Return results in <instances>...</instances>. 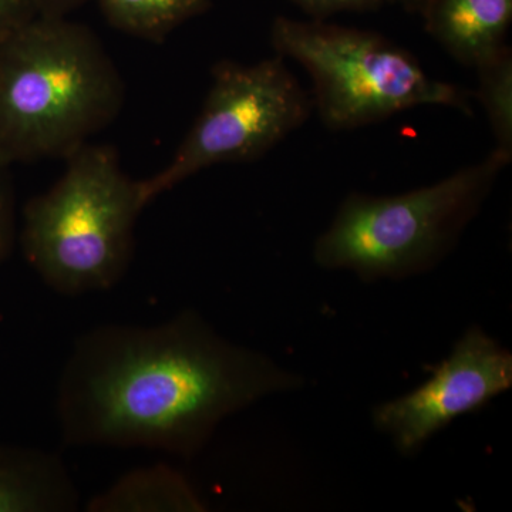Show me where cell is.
<instances>
[{
    "mask_svg": "<svg viewBox=\"0 0 512 512\" xmlns=\"http://www.w3.org/2000/svg\"><path fill=\"white\" fill-rule=\"evenodd\" d=\"M79 491L55 454L0 446V512H70Z\"/></svg>",
    "mask_w": 512,
    "mask_h": 512,
    "instance_id": "9",
    "label": "cell"
},
{
    "mask_svg": "<svg viewBox=\"0 0 512 512\" xmlns=\"http://www.w3.org/2000/svg\"><path fill=\"white\" fill-rule=\"evenodd\" d=\"M511 386V353L480 328H470L426 383L379 404L373 423L400 453H416L451 421L480 409Z\"/></svg>",
    "mask_w": 512,
    "mask_h": 512,
    "instance_id": "7",
    "label": "cell"
},
{
    "mask_svg": "<svg viewBox=\"0 0 512 512\" xmlns=\"http://www.w3.org/2000/svg\"><path fill=\"white\" fill-rule=\"evenodd\" d=\"M66 160L60 180L23 211V254L60 295L107 291L130 265L134 225L147 207L141 184L107 146L84 144Z\"/></svg>",
    "mask_w": 512,
    "mask_h": 512,
    "instance_id": "3",
    "label": "cell"
},
{
    "mask_svg": "<svg viewBox=\"0 0 512 512\" xmlns=\"http://www.w3.org/2000/svg\"><path fill=\"white\" fill-rule=\"evenodd\" d=\"M312 106L282 56L249 66L218 63L200 116L173 160L140 181L144 202L205 168L264 156L309 119Z\"/></svg>",
    "mask_w": 512,
    "mask_h": 512,
    "instance_id": "6",
    "label": "cell"
},
{
    "mask_svg": "<svg viewBox=\"0 0 512 512\" xmlns=\"http://www.w3.org/2000/svg\"><path fill=\"white\" fill-rule=\"evenodd\" d=\"M312 16L332 15V13L345 12V10H370L382 8L384 5H400L406 8L420 10L423 0H292Z\"/></svg>",
    "mask_w": 512,
    "mask_h": 512,
    "instance_id": "14",
    "label": "cell"
},
{
    "mask_svg": "<svg viewBox=\"0 0 512 512\" xmlns=\"http://www.w3.org/2000/svg\"><path fill=\"white\" fill-rule=\"evenodd\" d=\"M427 33L448 55L476 67L505 46L512 0H423Z\"/></svg>",
    "mask_w": 512,
    "mask_h": 512,
    "instance_id": "8",
    "label": "cell"
},
{
    "mask_svg": "<svg viewBox=\"0 0 512 512\" xmlns=\"http://www.w3.org/2000/svg\"><path fill=\"white\" fill-rule=\"evenodd\" d=\"M89 512H202L207 510L187 478L167 466L137 468L87 504Z\"/></svg>",
    "mask_w": 512,
    "mask_h": 512,
    "instance_id": "10",
    "label": "cell"
},
{
    "mask_svg": "<svg viewBox=\"0 0 512 512\" xmlns=\"http://www.w3.org/2000/svg\"><path fill=\"white\" fill-rule=\"evenodd\" d=\"M123 100L120 74L89 29L33 16L0 39V163L70 156Z\"/></svg>",
    "mask_w": 512,
    "mask_h": 512,
    "instance_id": "2",
    "label": "cell"
},
{
    "mask_svg": "<svg viewBox=\"0 0 512 512\" xmlns=\"http://www.w3.org/2000/svg\"><path fill=\"white\" fill-rule=\"evenodd\" d=\"M37 16H63L64 10L72 8L80 0H29Z\"/></svg>",
    "mask_w": 512,
    "mask_h": 512,
    "instance_id": "16",
    "label": "cell"
},
{
    "mask_svg": "<svg viewBox=\"0 0 512 512\" xmlns=\"http://www.w3.org/2000/svg\"><path fill=\"white\" fill-rule=\"evenodd\" d=\"M511 158L494 148L478 163L417 190L348 195L316 239L313 259L320 268L369 282L430 271L456 247Z\"/></svg>",
    "mask_w": 512,
    "mask_h": 512,
    "instance_id": "4",
    "label": "cell"
},
{
    "mask_svg": "<svg viewBox=\"0 0 512 512\" xmlns=\"http://www.w3.org/2000/svg\"><path fill=\"white\" fill-rule=\"evenodd\" d=\"M305 380L229 342L198 313L106 325L74 343L57 387L63 441L191 457L222 421Z\"/></svg>",
    "mask_w": 512,
    "mask_h": 512,
    "instance_id": "1",
    "label": "cell"
},
{
    "mask_svg": "<svg viewBox=\"0 0 512 512\" xmlns=\"http://www.w3.org/2000/svg\"><path fill=\"white\" fill-rule=\"evenodd\" d=\"M271 40L279 56L311 76L312 104L329 130H353L414 107L473 113L466 90L434 79L412 53L377 33L278 18Z\"/></svg>",
    "mask_w": 512,
    "mask_h": 512,
    "instance_id": "5",
    "label": "cell"
},
{
    "mask_svg": "<svg viewBox=\"0 0 512 512\" xmlns=\"http://www.w3.org/2000/svg\"><path fill=\"white\" fill-rule=\"evenodd\" d=\"M114 28L148 40H163L207 8L208 0H99Z\"/></svg>",
    "mask_w": 512,
    "mask_h": 512,
    "instance_id": "11",
    "label": "cell"
},
{
    "mask_svg": "<svg viewBox=\"0 0 512 512\" xmlns=\"http://www.w3.org/2000/svg\"><path fill=\"white\" fill-rule=\"evenodd\" d=\"M476 97L493 131L495 150L512 157V53L507 45L476 66Z\"/></svg>",
    "mask_w": 512,
    "mask_h": 512,
    "instance_id": "12",
    "label": "cell"
},
{
    "mask_svg": "<svg viewBox=\"0 0 512 512\" xmlns=\"http://www.w3.org/2000/svg\"><path fill=\"white\" fill-rule=\"evenodd\" d=\"M8 168L0 163V264L9 258L16 234L15 197Z\"/></svg>",
    "mask_w": 512,
    "mask_h": 512,
    "instance_id": "13",
    "label": "cell"
},
{
    "mask_svg": "<svg viewBox=\"0 0 512 512\" xmlns=\"http://www.w3.org/2000/svg\"><path fill=\"white\" fill-rule=\"evenodd\" d=\"M33 16L29 0H0V39Z\"/></svg>",
    "mask_w": 512,
    "mask_h": 512,
    "instance_id": "15",
    "label": "cell"
}]
</instances>
